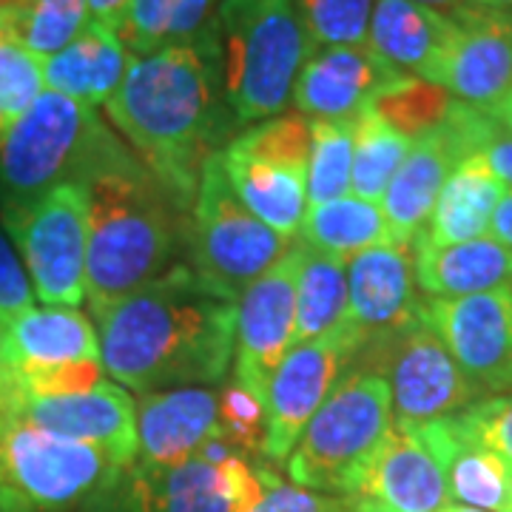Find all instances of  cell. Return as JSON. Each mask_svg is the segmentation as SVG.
<instances>
[{
    "label": "cell",
    "mask_w": 512,
    "mask_h": 512,
    "mask_svg": "<svg viewBox=\"0 0 512 512\" xmlns=\"http://www.w3.org/2000/svg\"><path fill=\"white\" fill-rule=\"evenodd\" d=\"M94 319L100 322V362L128 390L208 387L234 365L237 302L202 285L185 265L151 279Z\"/></svg>",
    "instance_id": "1"
},
{
    "label": "cell",
    "mask_w": 512,
    "mask_h": 512,
    "mask_svg": "<svg viewBox=\"0 0 512 512\" xmlns=\"http://www.w3.org/2000/svg\"><path fill=\"white\" fill-rule=\"evenodd\" d=\"M109 120L177 211H191L202 165L220 151L234 114L225 103L217 37L134 57L109 103Z\"/></svg>",
    "instance_id": "2"
},
{
    "label": "cell",
    "mask_w": 512,
    "mask_h": 512,
    "mask_svg": "<svg viewBox=\"0 0 512 512\" xmlns=\"http://www.w3.org/2000/svg\"><path fill=\"white\" fill-rule=\"evenodd\" d=\"M86 302L92 316L165 274L177 242V208L123 143L86 180Z\"/></svg>",
    "instance_id": "3"
},
{
    "label": "cell",
    "mask_w": 512,
    "mask_h": 512,
    "mask_svg": "<svg viewBox=\"0 0 512 512\" xmlns=\"http://www.w3.org/2000/svg\"><path fill=\"white\" fill-rule=\"evenodd\" d=\"M217 55L225 103L237 123H262L291 103L313 40L293 0H222Z\"/></svg>",
    "instance_id": "4"
},
{
    "label": "cell",
    "mask_w": 512,
    "mask_h": 512,
    "mask_svg": "<svg viewBox=\"0 0 512 512\" xmlns=\"http://www.w3.org/2000/svg\"><path fill=\"white\" fill-rule=\"evenodd\" d=\"M393 424V399L382 376L345 370L291 450L288 476L313 493L350 495Z\"/></svg>",
    "instance_id": "5"
},
{
    "label": "cell",
    "mask_w": 512,
    "mask_h": 512,
    "mask_svg": "<svg viewBox=\"0 0 512 512\" xmlns=\"http://www.w3.org/2000/svg\"><path fill=\"white\" fill-rule=\"evenodd\" d=\"M120 140L94 109L43 92L0 143V200H32L60 183H86Z\"/></svg>",
    "instance_id": "6"
},
{
    "label": "cell",
    "mask_w": 512,
    "mask_h": 512,
    "mask_svg": "<svg viewBox=\"0 0 512 512\" xmlns=\"http://www.w3.org/2000/svg\"><path fill=\"white\" fill-rule=\"evenodd\" d=\"M120 470L106 450L60 439L3 407L0 512H66L94 504Z\"/></svg>",
    "instance_id": "7"
},
{
    "label": "cell",
    "mask_w": 512,
    "mask_h": 512,
    "mask_svg": "<svg viewBox=\"0 0 512 512\" xmlns=\"http://www.w3.org/2000/svg\"><path fill=\"white\" fill-rule=\"evenodd\" d=\"M220 151L202 165L188 222V251L191 271L202 285L237 302L248 285L291 251V239L245 211L222 174Z\"/></svg>",
    "instance_id": "8"
},
{
    "label": "cell",
    "mask_w": 512,
    "mask_h": 512,
    "mask_svg": "<svg viewBox=\"0 0 512 512\" xmlns=\"http://www.w3.org/2000/svg\"><path fill=\"white\" fill-rule=\"evenodd\" d=\"M0 225L18 248L35 299L46 308L86 302V183H60L32 200H0Z\"/></svg>",
    "instance_id": "9"
},
{
    "label": "cell",
    "mask_w": 512,
    "mask_h": 512,
    "mask_svg": "<svg viewBox=\"0 0 512 512\" xmlns=\"http://www.w3.org/2000/svg\"><path fill=\"white\" fill-rule=\"evenodd\" d=\"M348 365L382 376L390 387L393 419L402 424L447 419L476 402L473 384L424 313L404 328L365 339Z\"/></svg>",
    "instance_id": "10"
},
{
    "label": "cell",
    "mask_w": 512,
    "mask_h": 512,
    "mask_svg": "<svg viewBox=\"0 0 512 512\" xmlns=\"http://www.w3.org/2000/svg\"><path fill=\"white\" fill-rule=\"evenodd\" d=\"M424 316L476 396L512 393V288L464 299H427Z\"/></svg>",
    "instance_id": "11"
},
{
    "label": "cell",
    "mask_w": 512,
    "mask_h": 512,
    "mask_svg": "<svg viewBox=\"0 0 512 512\" xmlns=\"http://www.w3.org/2000/svg\"><path fill=\"white\" fill-rule=\"evenodd\" d=\"M296 276H299V242L291 251L248 285L237 299V345H234V379L248 390L268 396L276 367L293 348L296 328Z\"/></svg>",
    "instance_id": "12"
},
{
    "label": "cell",
    "mask_w": 512,
    "mask_h": 512,
    "mask_svg": "<svg viewBox=\"0 0 512 512\" xmlns=\"http://www.w3.org/2000/svg\"><path fill=\"white\" fill-rule=\"evenodd\" d=\"M353 356L345 339H316L293 345L276 367L265 396V444L262 456L285 461L302 430L325 404Z\"/></svg>",
    "instance_id": "13"
},
{
    "label": "cell",
    "mask_w": 512,
    "mask_h": 512,
    "mask_svg": "<svg viewBox=\"0 0 512 512\" xmlns=\"http://www.w3.org/2000/svg\"><path fill=\"white\" fill-rule=\"evenodd\" d=\"M447 18L453 37L436 86L464 106L493 111L512 92V15L464 3Z\"/></svg>",
    "instance_id": "14"
},
{
    "label": "cell",
    "mask_w": 512,
    "mask_h": 512,
    "mask_svg": "<svg viewBox=\"0 0 512 512\" xmlns=\"http://www.w3.org/2000/svg\"><path fill=\"white\" fill-rule=\"evenodd\" d=\"M3 407L60 439L83 441L106 450L120 467L134 464L140 456L137 402L120 384L100 382L86 393L46 399L3 396Z\"/></svg>",
    "instance_id": "15"
},
{
    "label": "cell",
    "mask_w": 512,
    "mask_h": 512,
    "mask_svg": "<svg viewBox=\"0 0 512 512\" xmlns=\"http://www.w3.org/2000/svg\"><path fill=\"white\" fill-rule=\"evenodd\" d=\"M399 77L404 74L370 46H316L293 83L291 100L308 120L353 123Z\"/></svg>",
    "instance_id": "16"
},
{
    "label": "cell",
    "mask_w": 512,
    "mask_h": 512,
    "mask_svg": "<svg viewBox=\"0 0 512 512\" xmlns=\"http://www.w3.org/2000/svg\"><path fill=\"white\" fill-rule=\"evenodd\" d=\"M359 512H439L450 504L439 458L413 424L396 421L356 490L345 495Z\"/></svg>",
    "instance_id": "17"
},
{
    "label": "cell",
    "mask_w": 512,
    "mask_h": 512,
    "mask_svg": "<svg viewBox=\"0 0 512 512\" xmlns=\"http://www.w3.org/2000/svg\"><path fill=\"white\" fill-rule=\"evenodd\" d=\"M348 308L359 342L416 322L424 302L413 271V245L387 242L348 259Z\"/></svg>",
    "instance_id": "18"
},
{
    "label": "cell",
    "mask_w": 512,
    "mask_h": 512,
    "mask_svg": "<svg viewBox=\"0 0 512 512\" xmlns=\"http://www.w3.org/2000/svg\"><path fill=\"white\" fill-rule=\"evenodd\" d=\"M94 512H231L220 464L194 456L177 467L128 464Z\"/></svg>",
    "instance_id": "19"
},
{
    "label": "cell",
    "mask_w": 512,
    "mask_h": 512,
    "mask_svg": "<svg viewBox=\"0 0 512 512\" xmlns=\"http://www.w3.org/2000/svg\"><path fill=\"white\" fill-rule=\"evenodd\" d=\"M72 362H100V336L77 308H32L0 328V379Z\"/></svg>",
    "instance_id": "20"
},
{
    "label": "cell",
    "mask_w": 512,
    "mask_h": 512,
    "mask_svg": "<svg viewBox=\"0 0 512 512\" xmlns=\"http://www.w3.org/2000/svg\"><path fill=\"white\" fill-rule=\"evenodd\" d=\"M220 430L217 393L211 387H174L143 393L137 402L140 464L177 467L200 453Z\"/></svg>",
    "instance_id": "21"
},
{
    "label": "cell",
    "mask_w": 512,
    "mask_h": 512,
    "mask_svg": "<svg viewBox=\"0 0 512 512\" xmlns=\"http://www.w3.org/2000/svg\"><path fill=\"white\" fill-rule=\"evenodd\" d=\"M439 458L453 504L507 512L512 504V467L476 441L456 416L413 424Z\"/></svg>",
    "instance_id": "22"
},
{
    "label": "cell",
    "mask_w": 512,
    "mask_h": 512,
    "mask_svg": "<svg viewBox=\"0 0 512 512\" xmlns=\"http://www.w3.org/2000/svg\"><path fill=\"white\" fill-rule=\"evenodd\" d=\"M453 37V20L413 0H376L367 46L410 77L436 83Z\"/></svg>",
    "instance_id": "23"
},
{
    "label": "cell",
    "mask_w": 512,
    "mask_h": 512,
    "mask_svg": "<svg viewBox=\"0 0 512 512\" xmlns=\"http://www.w3.org/2000/svg\"><path fill=\"white\" fill-rule=\"evenodd\" d=\"M413 271L419 291L430 299H464L512 288V251L490 234L458 245H430L416 237Z\"/></svg>",
    "instance_id": "24"
},
{
    "label": "cell",
    "mask_w": 512,
    "mask_h": 512,
    "mask_svg": "<svg viewBox=\"0 0 512 512\" xmlns=\"http://www.w3.org/2000/svg\"><path fill=\"white\" fill-rule=\"evenodd\" d=\"M131 66V52L117 32L89 23V29L74 37L57 55L43 57L46 92L63 94L83 106H106L120 89Z\"/></svg>",
    "instance_id": "25"
},
{
    "label": "cell",
    "mask_w": 512,
    "mask_h": 512,
    "mask_svg": "<svg viewBox=\"0 0 512 512\" xmlns=\"http://www.w3.org/2000/svg\"><path fill=\"white\" fill-rule=\"evenodd\" d=\"M316 339H345L353 353L362 345L356 330L350 328L348 262L299 242L293 345Z\"/></svg>",
    "instance_id": "26"
},
{
    "label": "cell",
    "mask_w": 512,
    "mask_h": 512,
    "mask_svg": "<svg viewBox=\"0 0 512 512\" xmlns=\"http://www.w3.org/2000/svg\"><path fill=\"white\" fill-rule=\"evenodd\" d=\"M222 174L245 211L274 228L276 234L293 239L308 214V171L256 163L225 146L220 151Z\"/></svg>",
    "instance_id": "27"
},
{
    "label": "cell",
    "mask_w": 512,
    "mask_h": 512,
    "mask_svg": "<svg viewBox=\"0 0 512 512\" xmlns=\"http://www.w3.org/2000/svg\"><path fill=\"white\" fill-rule=\"evenodd\" d=\"M504 191L507 185L495 177L481 154L461 160L447 177L427 228L419 237L430 245H458L487 237Z\"/></svg>",
    "instance_id": "28"
},
{
    "label": "cell",
    "mask_w": 512,
    "mask_h": 512,
    "mask_svg": "<svg viewBox=\"0 0 512 512\" xmlns=\"http://www.w3.org/2000/svg\"><path fill=\"white\" fill-rule=\"evenodd\" d=\"M222 0H131L120 40L134 57L214 40Z\"/></svg>",
    "instance_id": "29"
},
{
    "label": "cell",
    "mask_w": 512,
    "mask_h": 512,
    "mask_svg": "<svg viewBox=\"0 0 512 512\" xmlns=\"http://www.w3.org/2000/svg\"><path fill=\"white\" fill-rule=\"evenodd\" d=\"M299 242L348 262L367 248L393 242V234L379 202L348 194L308 208L299 228Z\"/></svg>",
    "instance_id": "30"
},
{
    "label": "cell",
    "mask_w": 512,
    "mask_h": 512,
    "mask_svg": "<svg viewBox=\"0 0 512 512\" xmlns=\"http://www.w3.org/2000/svg\"><path fill=\"white\" fill-rule=\"evenodd\" d=\"M89 23V0H6L0 6V37L37 57L57 55Z\"/></svg>",
    "instance_id": "31"
},
{
    "label": "cell",
    "mask_w": 512,
    "mask_h": 512,
    "mask_svg": "<svg viewBox=\"0 0 512 512\" xmlns=\"http://www.w3.org/2000/svg\"><path fill=\"white\" fill-rule=\"evenodd\" d=\"M407 140L384 120L382 114L365 109L353 120V194L370 202H382L393 174L410 154Z\"/></svg>",
    "instance_id": "32"
},
{
    "label": "cell",
    "mask_w": 512,
    "mask_h": 512,
    "mask_svg": "<svg viewBox=\"0 0 512 512\" xmlns=\"http://www.w3.org/2000/svg\"><path fill=\"white\" fill-rule=\"evenodd\" d=\"M456 100L436 83L404 74L390 89H384L370 109L382 114L390 126L407 140H419L450 117Z\"/></svg>",
    "instance_id": "33"
},
{
    "label": "cell",
    "mask_w": 512,
    "mask_h": 512,
    "mask_svg": "<svg viewBox=\"0 0 512 512\" xmlns=\"http://www.w3.org/2000/svg\"><path fill=\"white\" fill-rule=\"evenodd\" d=\"M353 183V123L311 120L308 157V208L348 197Z\"/></svg>",
    "instance_id": "34"
},
{
    "label": "cell",
    "mask_w": 512,
    "mask_h": 512,
    "mask_svg": "<svg viewBox=\"0 0 512 512\" xmlns=\"http://www.w3.org/2000/svg\"><path fill=\"white\" fill-rule=\"evenodd\" d=\"M228 148L242 157H251L256 163L308 171L311 120L302 114H276L271 120L256 123L251 131L234 137Z\"/></svg>",
    "instance_id": "35"
},
{
    "label": "cell",
    "mask_w": 512,
    "mask_h": 512,
    "mask_svg": "<svg viewBox=\"0 0 512 512\" xmlns=\"http://www.w3.org/2000/svg\"><path fill=\"white\" fill-rule=\"evenodd\" d=\"M313 46H367L376 0H293Z\"/></svg>",
    "instance_id": "36"
},
{
    "label": "cell",
    "mask_w": 512,
    "mask_h": 512,
    "mask_svg": "<svg viewBox=\"0 0 512 512\" xmlns=\"http://www.w3.org/2000/svg\"><path fill=\"white\" fill-rule=\"evenodd\" d=\"M220 433L242 456H262L265 444V399L242 382L225 384L217 393Z\"/></svg>",
    "instance_id": "37"
},
{
    "label": "cell",
    "mask_w": 512,
    "mask_h": 512,
    "mask_svg": "<svg viewBox=\"0 0 512 512\" xmlns=\"http://www.w3.org/2000/svg\"><path fill=\"white\" fill-rule=\"evenodd\" d=\"M43 92V57L0 37V114L15 123Z\"/></svg>",
    "instance_id": "38"
},
{
    "label": "cell",
    "mask_w": 512,
    "mask_h": 512,
    "mask_svg": "<svg viewBox=\"0 0 512 512\" xmlns=\"http://www.w3.org/2000/svg\"><path fill=\"white\" fill-rule=\"evenodd\" d=\"M464 430L512 467V393L487 396L458 413Z\"/></svg>",
    "instance_id": "39"
},
{
    "label": "cell",
    "mask_w": 512,
    "mask_h": 512,
    "mask_svg": "<svg viewBox=\"0 0 512 512\" xmlns=\"http://www.w3.org/2000/svg\"><path fill=\"white\" fill-rule=\"evenodd\" d=\"M259 473L265 481V493L251 512H350V501L345 495L313 493L296 487L293 481L276 476L271 467H262V461Z\"/></svg>",
    "instance_id": "40"
},
{
    "label": "cell",
    "mask_w": 512,
    "mask_h": 512,
    "mask_svg": "<svg viewBox=\"0 0 512 512\" xmlns=\"http://www.w3.org/2000/svg\"><path fill=\"white\" fill-rule=\"evenodd\" d=\"M32 308H35V291H32L29 274L23 268L15 242L0 225V328H6L20 313L32 311Z\"/></svg>",
    "instance_id": "41"
},
{
    "label": "cell",
    "mask_w": 512,
    "mask_h": 512,
    "mask_svg": "<svg viewBox=\"0 0 512 512\" xmlns=\"http://www.w3.org/2000/svg\"><path fill=\"white\" fill-rule=\"evenodd\" d=\"M481 157H484V163L490 165V171H493L495 177H498V180L512 191V134L510 131H504L501 126L495 128L493 134H490V140H487L484 148H481Z\"/></svg>",
    "instance_id": "42"
},
{
    "label": "cell",
    "mask_w": 512,
    "mask_h": 512,
    "mask_svg": "<svg viewBox=\"0 0 512 512\" xmlns=\"http://www.w3.org/2000/svg\"><path fill=\"white\" fill-rule=\"evenodd\" d=\"M128 6H131V0H89V15H92V23H97V26L120 32Z\"/></svg>",
    "instance_id": "43"
},
{
    "label": "cell",
    "mask_w": 512,
    "mask_h": 512,
    "mask_svg": "<svg viewBox=\"0 0 512 512\" xmlns=\"http://www.w3.org/2000/svg\"><path fill=\"white\" fill-rule=\"evenodd\" d=\"M490 237L498 239L504 248H510L512 251V191L510 188L504 191V197H501L498 208H495L493 222H490Z\"/></svg>",
    "instance_id": "44"
},
{
    "label": "cell",
    "mask_w": 512,
    "mask_h": 512,
    "mask_svg": "<svg viewBox=\"0 0 512 512\" xmlns=\"http://www.w3.org/2000/svg\"><path fill=\"white\" fill-rule=\"evenodd\" d=\"M490 114H493L495 123H498V126L504 128V131H510V134H512V92L507 94V97H504V100H501V103H498V106H495V109L490 111Z\"/></svg>",
    "instance_id": "45"
},
{
    "label": "cell",
    "mask_w": 512,
    "mask_h": 512,
    "mask_svg": "<svg viewBox=\"0 0 512 512\" xmlns=\"http://www.w3.org/2000/svg\"><path fill=\"white\" fill-rule=\"evenodd\" d=\"M413 3L427 6V9H436L441 15H450V12H456L458 6H464V0H413Z\"/></svg>",
    "instance_id": "46"
},
{
    "label": "cell",
    "mask_w": 512,
    "mask_h": 512,
    "mask_svg": "<svg viewBox=\"0 0 512 512\" xmlns=\"http://www.w3.org/2000/svg\"><path fill=\"white\" fill-rule=\"evenodd\" d=\"M470 6H478V9H490V12H507L512 15V0H464Z\"/></svg>",
    "instance_id": "47"
},
{
    "label": "cell",
    "mask_w": 512,
    "mask_h": 512,
    "mask_svg": "<svg viewBox=\"0 0 512 512\" xmlns=\"http://www.w3.org/2000/svg\"><path fill=\"white\" fill-rule=\"evenodd\" d=\"M439 512H487V510H476V507H464V504H447V507H441Z\"/></svg>",
    "instance_id": "48"
},
{
    "label": "cell",
    "mask_w": 512,
    "mask_h": 512,
    "mask_svg": "<svg viewBox=\"0 0 512 512\" xmlns=\"http://www.w3.org/2000/svg\"><path fill=\"white\" fill-rule=\"evenodd\" d=\"M6 128H9V120L0 114V143H3V134H6Z\"/></svg>",
    "instance_id": "49"
},
{
    "label": "cell",
    "mask_w": 512,
    "mask_h": 512,
    "mask_svg": "<svg viewBox=\"0 0 512 512\" xmlns=\"http://www.w3.org/2000/svg\"><path fill=\"white\" fill-rule=\"evenodd\" d=\"M0 416H3V382H0Z\"/></svg>",
    "instance_id": "50"
},
{
    "label": "cell",
    "mask_w": 512,
    "mask_h": 512,
    "mask_svg": "<svg viewBox=\"0 0 512 512\" xmlns=\"http://www.w3.org/2000/svg\"><path fill=\"white\" fill-rule=\"evenodd\" d=\"M348 501H350V498H348ZM350 512H359L356 507H353V501H350Z\"/></svg>",
    "instance_id": "51"
},
{
    "label": "cell",
    "mask_w": 512,
    "mask_h": 512,
    "mask_svg": "<svg viewBox=\"0 0 512 512\" xmlns=\"http://www.w3.org/2000/svg\"><path fill=\"white\" fill-rule=\"evenodd\" d=\"M3 3H6V0H0V6H3Z\"/></svg>",
    "instance_id": "52"
},
{
    "label": "cell",
    "mask_w": 512,
    "mask_h": 512,
    "mask_svg": "<svg viewBox=\"0 0 512 512\" xmlns=\"http://www.w3.org/2000/svg\"><path fill=\"white\" fill-rule=\"evenodd\" d=\"M507 512H512V504H510V510H507Z\"/></svg>",
    "instance_id": "53"
}]
</instances>
